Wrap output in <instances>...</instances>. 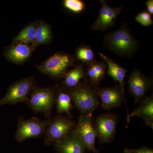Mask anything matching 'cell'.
Segmentation results:
<instances>
[{
    "instance_id": "obj_17",
    "label": "cell",
    "mask_w": 153,
    "mask_h": 153,
    "mask_svg": "<svg viewBox=\"0 0 153 153\" xmlns=\"http://www.w3.org/2000/svg\"><path fill=\"white\" fill-rule=\"evenodd\" d=\"M98 54L103 59V60L106 62L107 65V74L113 78L115 82H119V85H120L122 90L125 93V78L126 76V74L128 71L127 69L120 66L108 56L100 52H98Z\"/></svg>"
},
{
    "instance_id": "obj_10",
    "label": "cell",
    "mask_w": 153,
    "mask_h": 153,
    "mask_svg": "<svg viewBox=\"0 0 153 153\" xmlns=\"http://www.w3.org/2000/svg\"><path fill=\"white\" fill-rule=\"evenodd\" d=\"M94 89L101 102L102 109L108 111L118 107L124 101L126 104L125 93L119 85L110 87H97Z\"/></svg>"
},
{
    "instance_id": "obj_5",
    "label": "cell",
    "mask_w": 153,
    "mask_h": 153,
    "mask_svg": "<svg viewBox=\"0 0 153 153\" xmlns=\"http://www.w3.org/2000/svg\"><path fill=\"white\" fill-rule=\"evenodd\" d=\"M18 127L15 138L19 143L23 142L27 139L42 136L51 121L50 118L41 120L36 117L25 120L22 116L18 117Z\"/></svg>"
},
{
    "instance_id": "obj_21",
    "label": "cell",
    "mask_w": 153,
    "mask_h": 153,
    "mask_svg": "<svg viewBox=\"0 0 153 153\" xmlns=\"http://www.w3.org/2000/svg\"><path fill=\"white\" fill-rule=\"evenodd\" d=\"M36 31L35 47L39 45L49 44L52 40V34L51 27L42 21L36 22Z\"/></svg>"
},
{
    "instance_id": "obj_6",
    "label": "cell",
    "mask_w": 153,
    "mask_h": 153,
    "mask_svg": "<svg viewBox=\"0 0 153 153\" xmlns=\"http://www.w3.org/2000/svg\"><path fill=\"white\" fill-rule=\"evenodd\" d=\"M36 84V80L33 76L23 78L13 83L9 86L5 96L0 99V105L27 103Z\"/></svg>"
},
{
    "instance_id": "obj_11",
    "label": "cell",
    "mask_w": 153,
    "mask_h": 153,
    "mask_svg": "<svg viewBox=\"0 0 153 153\" xmlns=\"http://www.w3.org/2000/svg\"><path fill=\"white\" fill-rule=\"evenodd\" d=\"M100 3L101 6L98 19L91 25V29L95 31H104L113 27L123 5L113 8L108 5L104 0H101Z\"/></svg>"
},
{
    "instance_id": "obj_25",
    "label": "cell",
    "mask_w": 153,
    "mask_h": 153,
    "mask_svg": "<svg viewBox=\"0 0 153 153\" xmlns=\"http://www.w3.org/2000/svg\"><path fill=\"white\" fill-rule=\"evenodd\" d=\"M136 153H153V151L152 149L146 147H143L137 149H134Z\"/></svg>"
},
{
    "instance_id": "obj_27",
    "label": "cell",
    "mask_w": 153,
    "mask_h": 153,
    "mask_svg": "<svg viewBox=\"0 0 153 153\" xmlns=\"http://www.w3.org/2000/svg\"><path fill=\"white\" fill-rule=\"evenodd\" d=\"M123 153H136L134 151V149H125L124 150Z\"/></svg>"
},
{
    "instance_id": "obj_13",
    "label": "cell",
    "mask_w": 153,
    "mask_h": 153,
    "mask_svg": "<svg viewBox=\"0 0 153 153\" xmlns=\"http://www.w3.org/2000/svg\"><path fill=\"white\" fill-rule=\"evenodd\" d=\"M36 48L32 45L15 43L7 47L4 55L7 60L17 64H22L30 58Z\"/></svg>"
},
{
    "instance_id": "obj_1",
    "label": "cell",
    "mask_w": 153,
    "mask_h": 153,
    "mask_svg": "<svg viewBox=\"0 0 153 153\" xmlns=\"http://www.w3.org/2000/svg\"><path fill=\"white\" fill-rule=\"evenodd\" d=\"M103 47L120 57H131L139 47L125 24L104 36Z\"/></svg>"
},
{
    "instance_id": "obj_16",
    "label": "cell",
    "mask_w": 153,
    "mask_h": 153,
    "mask_svg": "<svg viewBox=\"0 0 153 153\" xmlns=\"http://www.w3.org/2000/svg\"><path fill=\"white\" fill-rule=\"evenodd\" d=\"M107 70L106 62H96L88 66L85 70L84 80L91 87H98L100 82L104 79Z\"/></svg>"
},
{
    "instance_id": "obj_20",
    "label": "cell",
    "mask_w": 153,
    "mask_h": 153,
    "mask_svg": "<svg viewBox=\"0 0 153 153\" xmlns=\"http://www.w3.org/2000/svg\"><path fill=\"white\" fill-rule=\"evenodd\" d=\"M36 31V22L31 23L26 26L15 37L12 42V44L23 43L32 45L35 47Z\"/></svg>"
},
{
    "instance_id": "obj_3",
    "label": "cell",
    "mask_w": 153,
    "mask_h": 153,
    "mask_svg": "<svg viewBox=\"0 0 153 153\" xmlns=\"http://www.w3.org/2000/svg\"><path fill=\"white\" fill-rule=\"evenodd\" d=\"M75 58L71 54L57 52L37 66L39 71L55 79L63 78L69 67L74 65Z\"/></svg>"
},
{
    "instance_id": "obj_9",
    "label": "cell",
    "mask_w": 153,
    "mask_h": 153,
    "mask_svg": "<svg viewBox=\"0 0 153 153\" xmlns=\"http://www.w3.org/2000/svg\"><path fill=\"white\" fill-rule=\"evenodd\" d=\"M72 132L79 137L86 149L93 153H99L95 146L97 135L92 115H80Z\"/></svg>"
},
{
    "instance_id": "obj_26",
    "label": "cell",
    "mask_w": 153,
    "mask_h": 153,
    "mask_svg": "<svg viewBox=\"0 0 153 153\" xmlns=\"http://www.w3.org/2000/svg\"><path fill=\"white\" fill-rule=\"evenodd\" d=\"M146 6L147 12L149 13L152 15L153 14V1L148 0L146 2Z\"/></svg>"
},
{
    "instance_id": "obj_8",
    "label": "cell",
    "mask_w": 153,
    "mask_h": 153,
    "mask_svg": "<svg viewBox=\"0 0 153 153\" xmlns=\"http://www.w3.org/2000/svg\"><path fill=\"white\" fill-rule=\"evenodd\" d=\"M94 120L99 142L100 143L112 142L119 121L117 115L111 113L102 114L97 116Z\"/></svg>"
},
{
    "instance_id": "obj_2",
    "label": "cell",
    "mask_w": 153,
    "mask_h": 153,
    "mask_svg": "<svg viewBox=\"0 0 153 153\" xmlns=\"http://www.w3.org/2000/svg\"><path fill=\"white\" fill-rule=\"evenodd\" d=\"M72 103L82 115H92L99 105L100 100L96 94L94 88L85 81L68 90Z\"/></svg>"
},
{
    "instance_id": "obj_23",
    "label": "cell",
    "mask_w": 153,
    "mask_h": 153,
    "mask_svg": "<svg viewBox=\"0 0 153 153\" xmlns=\"http://www.w3.org/2000/svg\"><path fill=\"white\" fill-rule=\"evenodd\" d=\"M63 4L67 10L76 13H81L85 7V3L81 0H64Z\"/></svg>"
},
{
    "instance_id": "obj_12",
    "label": "cell",
    "mask_w": 153,
    "mask_h": 153,
    "mask_svg": "<svg viewBox=\"0 0 153 153\" xmlns=\"http://www.w3.org/2000/svg\"><path fill=\"white\" fill-rule=\"evenodd\" d=\"M128 92L134 97L136 102L144 98L152 84V80L145 76L140 71L135 68L129 76L127 82Z\"/></svg>"
},
{
    "instance_id": "obj_19",
    "label": "cell",
    "mask_w": 153,
    "mask_h": 153,
    "mask_svg": "<svg viewBox=\"0 0 153 153\" xmlns=\"http://www.w3.org/2000/svg\"><path fill=\"white\" fill-rule=\"evenodd\" d=\"M85 70L82 64H79L66 72L63 76V88L68 90L76 87L80 82V80L84 79Z\"/></svg>"
},
{
    "instance_id": "obj_14",
    "label": "cell",
    "mask_w": 153,
    "mask_h": 153,
    "mask_svg": "<svg viewBox=\"0 0 153 153\" xmlns=\"http://www.w3.org/2000/svg\"><path fill=\"white\" fill-rule=\"evenodd\" d=\"M54 145L57 153H85L86 149L79 137L72 132L66 138Z\"/></svg>"
},
{
    "instance_id": "obj_24",
    "label": "cell",
    "mask_w": 153,
    "mask_h": 153,
    "mask_svg": "<svg viewBox=\"0 0 153 153\" xmlns=\"http://www.w3.org/2000/svg\"><path fill=\"white\" fill-rule=\"evenodd\" d=\"M135 21L145 27H149L153 24L152 15L147 11L140 12L135 17Z\"/></svg>"
},
{
    "instance_id": "obj_18",
    "label": "cell",
    "mask_w": 153,
    "mask_h": 153,
    "mask_svg": "<svg viewBox=\"0 0 153 153\" xmlns=\"http://www.w3.org/2000/svg\"><path fill=\"white\" fill-rule=\"evenodd\" d=\"M55 104L58 115L66 114L67 117L72 118L73 117L71 111L74 108L73 103L70 95L67 91L60 87L56 89Z\"/></svg>"
},
{
    "instance_id": "obj_7",
    "label": "cell",
    "mask_w": 153,
    "mask_h": 153,
    "mask_svg": "<svg viewBox=\"0 0 153 153\" xmlns=\"http://www.w3.org/2000/svg\"><path fill=\"white\" fill-rule=\"evenodd\" d=\"M76 125L75 122L67 117L57 115L51 120L45 131V144L49 146L66 138L72 133Z\"/></svg>"
},
{
    "instance_id": "obj_22",
    "label": "cell",
    "mask_w": 153,
    "mask_h": 153,
    "mask_svg": "<svg viewBox=\"0 0 153 153\" xmlns=\"http://www.w3.org/2000/svg\"><path fill=\"white\" fill-rule=\"evenodd\" d=\"M75 57L82 65L88 66L96 62L95 55L91 47L82 45L75 50Z\"/></svg>"
},
{
    "instance_id": "obj_15",
    "label": "cell",
    "mask_w": 153,
    "mask_h": 153,
    "mask_svg": "<svg viewBox=\"0 0 153 153\" xmlns=\"http://www.w3.org/2000/svg\"><path fill=\"white\" fill-rule=\"evenodd\" d=\"M134 117L142 119L146 125L153 128V94L146 97L140 101L139 106L131 114L127 115V126Z\"/></svg>"
},
{
    "instance_id": "obj_4",
    "label": "cell",
    "mask_w": 153,
    "mask_h": 153,
    "mask_svg": "<svg viewBox=\"0 0 153 153\" xmlns=\"http://www.w3.org/2000/svg\"><path fill=\"white\" fill-rule=\"evenodd\" d=\"M56 90L52 87H36L30 94L27 104L35 112L49 117L55 104Z\"/></svg>"
}]
</instances>
